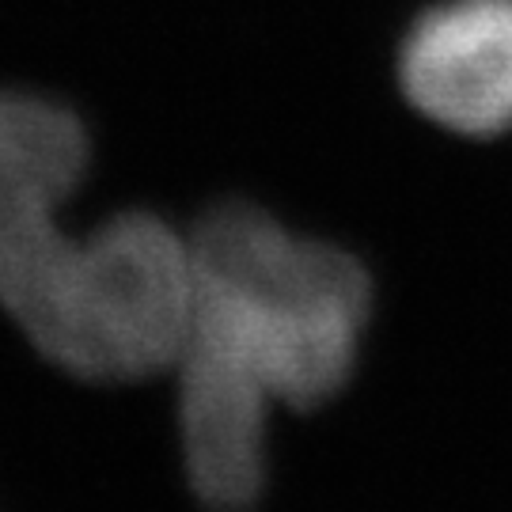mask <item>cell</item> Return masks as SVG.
Listing matches in <instances>:
<instances>
[{
	"label": "cell",
	"instance_id": "1",
	"mask_svg": "<svg viewBox=\"0 0 512 512\" xmlns=\"http://www.w3.org/2000/svg\"><path fill=\"white\" fill-rule=\"evenodd\" d=\"M190 262L194 311L175 361L186 478L239 501L266 482L270 403L311 410L346 387L372 289L353 255L247 202L198 220Z\"/></svg>",
	"mask_w": 512,
	"mask_h": 512
},
{
	"label": "cell",
	"instance_id": "2",
	"mask_svg": "<svg viewBox=\"0 0 512 512\" xmlns=\"http://www.w3.org/2000/svg\"><path fill=\"white\" fill-rule=\"evenodd\" d=\"M84 171L88 129L73 110L0 92V308L38 353L57 342L88 270V239L57 224Z\"/></svg>",
	"mask_w": 512,
	"mask_h": 512
},
{
	"label": "cell",
	"instance_id": "3",
	"mask_svg": "<svg viewBox=\"0 0 512 512\" xmlns=\"http://www.w3.org/2000/svg\"><path fill=\"white\" fill-rule=\"evenodd\" d=\"M399 80L414 107L463 137L512 126V0H444L410 27Z\"/></svg>",
	"mask_w": 512,
	"mask_h": 512
}]
</instances>
